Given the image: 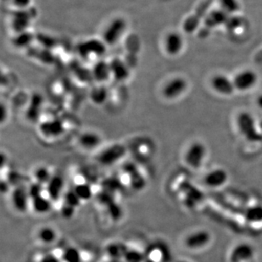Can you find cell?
Wrapping results in <instances>:
<instances>
[{
    "label": "cell",
    "instance_id": "7a4b0ae2",
    "mask_svg": "<svg viewBox=\"0 0 262 262\" xmlns=\"http://www.w3.org/2000/svg\"><path fill=\"white\" fill-rule=\"evenodd\" d=\"M127 28V23L122 17L114 18L103 31L102 41L108 46H114L120 42Z\"/></svg>",
    "mask_w": 262,
    "mask_h": 262
},
{
    "label": "cell",
    "instance_id": "e575fe53",
    "mask_svg": "<svg viewBox=\"0 0 262 262\" xmlns=\"http://www.w3.org/2000/svg\"><path fill=\"white\" fill-rule=\"evenodd\" d=\"M255 61L257 64H262V49L256 53L255 56Z\"/></svg>",
    "mask_w": 262,
    "mask_h": 262
},
{
    "label": "cell",
    "instance_id": "ab89813d",
    "mask_svg": "<svg viewBox=\"0 0 262 262\" xmlns=\"http://www.w3.org/2000/svg\"><path fill=\"white\" fill-rule=\"evenodd\" d=\"M177 262H189V261H187V260H178V261H177Z\"/></svg>",
    "mask_w": 262,
    "mask_h": 262
},
{
    "label": "cell",
    "instance_id": "277c9868",
    "mask_svg": "<svg viewBox=\"0 0 262 262\" xmlns=\"http://www.w3.org/2000/svg\"><path fill=\"white\" fill-rule=\"evenodd\" d=\"M188 89V82L182 77H176L169 80L161 89V94L167 100H174L182 96Z\"/></svg>",
    "mask_w": 262,
    "mask_h": 262
},
{
    "label": "cell",
    "instance_id": "f35d334b",
    "mask_svg": "<svg viewBox=\"0 0 262 262\" xmlns=\"http://www.w3.org/2000/svg\"><path fill=\"white\" fill-rule=\"evenodd\" d=\"M258 126H259V130H260V134H262V120L260 121V123L258 124Z\"/></svg>",
    "mask_w": 262,
    "mask_h": 262
},
{
    "label": "cell",
    "instance_id": "ba28073f",
    "mask_svg": "<svg viewBox=\"0 0 262 262\" xmlns=\"http://www.w3.org/2000/svg\"><path fill=\"white\" fill-rule=\"evenodd\" d=\"M204 183L208 188L217 189L222 188L228 183V171L223 168H215L205 174Z\"/></svg>",
    "mask_w": 262,
    "mask_h": 262
},
{
    "label": "cell",
    "instance_id": "83f0119b",
    "mask_svg": "<svg viewBox=\"0 0 262 262\" xmlns=\"http://www.w3.org/2000/svg\"><path fill=\"white\" fill-rule=\"evenodd\" d=\"M201 23V17L197 15H191L185 20L183 24L184 29L187 32H193L198 28L199 25Z\"/></svg>",
    "mask_w": 262,
    "mask_h": 262
},
{
    "label": "cell",
    "instance_id": "ac0fdd59",
    "mask_svg": "<svg viewBox=\"0 0 262 262\" xmlns=\"http://www.w3.org/2000/svg\"><path fill=\"white\" fill-rule=\"evenodd\" d=\"M95 79L98 82H105L112 77V67L109 62L99 61L94 67V72H93Z\"/></svg>",
    "mask_w": 262,
    "mask_h": 262
},
{
    "label": "cell",
    "instance_id": "d590c367",
    "mask_svg": "<svg viewBox=\"0 0 262 262\" xmlns=\"http://www.w3.org/2000/svg\"><path fill=\"white\" fill-rule=\"evenodd\" d=\"M9 182H5V181H2L1 182V191H2V193H6L9 191Z\"/></svg>",
    "mask_w": 262,
    "mask_h": 262
},
{
    "label": "cell",
    "instance_id": "603a6c76",
    "mask_svg": "<svg viewBox=\"0 0 262 262\" xmlns=\"http://www.w3.org/2000/svg\"><path fill=\"white\" fill-rule=\"evenodd\" d=\"M60 259L63 262H82V253L77 248L68 247L62 253Z\"/></svg>",
    "mask_w": 262,
    "mask_h": 262
},
{
    "label": "cell",
    "instance_id": "4fadbf2b",
    "mask_svg": "<svg viewBox=\"0 0 262 262\" xmlns=\"http://www.w3.org/2000/svg\"><path fill=\"white\" fill-rule=\"evenodd\" d=\"M64 188V180L61 176H52V178L46 184V191L51 201H57Z\"/></svg>",
    "mask_w": 262,
    "mask_h": 262
},
{
    "label": "cell",
    "instance_id": "30bf717a",
    "mask_svg": "<svg viewBox=\"0 0 262 262\" xmlns=\"http://www.w3.org/2000/svg\"><path fill=\"white\" fill-rule=\"evenodd\" d=\"M255 255V249L247 243H240L235 245L229 255L230 262H248L252 260Z\"/></svg>",
    "mask_w": 262,
    "mask_h": 262
},
{
    "label": "cell",
    "instance_id": "7c38bea8",
    "mask_svg": "<svg viewBox=\"0 0 262 262\" xmlns=\"http://www.w3.org/2000/svg\"><path fill=\"white\" fill-rule=\"evenodd\" d=\"M211 86L216 93L222 95H231L236 90L233 80L225 75H215L213 77Z\"/></svg>",
    "mask_w": 262,
    "mask_h": 262
},
{
    "label": "cell",
    "instance_id": "ffe728a7",
    "mask_svg": "<svg viewBox=\"0 0 262 262\" xmlns=\"http://www.w3.org/2000/svg\"><path fill=\"white\" fill-rule=\"evenodd\" d=\"M111 67H112V77H116L117 79L124 80L128 77L129 72L127 67L121 60L114 59V61L111 62Z\"/></svg>",
    "mask_w": 262,
    "mask_h": 262
},
{
    "label": "cell",
    "instance_id": "f546056e",
    "mask_svg": "<svg viewBox=\"0 0 262 262\" xmlns=\"http://www.w3.org/2000/svg\"><path fill=\"white\" fill-rule=\"evenodd\" d=\"M107 207H108V212L113 220L117 221L121 217V207L117 205L116 201L107 205Z\"/></svg>",
    "mask_w": 262,
    "mask_h": 262
},
{
    "label": "cell",
    "instance_id": "74e56055",
    "mask_svg": "<svg viewBox=\"0 0 262 262\" xmlns=\"http://www.w3.org/2000/svg\"><path fill=\"white\" fill-rule=\"evenodd\" d=\"M144 262H158V261H156V259H153V258L146 257L145 260H144Z\"/></svg>",
    "mask_w": 262,
    "mask_h": 262
},
{
    "label": "cell",
    "instance_id": "5b68a950",
    "mask_svg": "<svg viewBox=\"0 0 262 262\" xmlns=\"http://www.w3.org/2000/svg\"><path fill=\"white\" fill-rule=\"evenodd\" d=\"M211 234L205 229L195 230L186 236L184 245L188 250H201L207 247L211 242Z\"/></svg>",
    "mask_w": 262,
    "mask_h": 262
},
{
    "label": "cell",
    "instance_id": "8992f818",
    "mask_svg": "<svg viewBox=\"0 0 262 262\" xmlns=\"http://www.w3.org/2000/svg\"><path fill=\"white\" fill-rule=\"evenodd\" d=\"M235 89L240 92L248 91L255 87L258 82V75L252 70H244L233 78Z\"/></svg>",
    "mask_w": 262,
    "mask_h": 262
},
{
    "label": "cell",
    "instance_id": "2e32d148",
    "mask_svg": "<svg viewBox=\"0 0 262 262\" xmlns=\"http://www.w3.org/2000/svg\"><path fill=\"white\" fill-rule=\"evenodd\" d=\"M78 144L84 149H88V150L94 149L101 144V138L99 134L93 132H87L81 134V136L78 139Z\"/></svg>",
    "mask_w": 262,
    "mask_h": 262
},
{
    "label": "cell",
    "instance_id": "4316f807",
    "mask_svg": "<svg viewBox=\"0 0 262 262\" xmlns=\"http://www.w3.org/2000/svg\"><path fill=\"white\" fill-rule=\"evenodd\" d=\"M126 262H144L145 255L138 250H127L123 256Z\"/></svg>",
    "mask_w": 262,
    "mask_h": 262
},
{
    "label": "cell",
    "instance_id": "8d00e7d4",
    "mask_svg": "<svg viewBox=\"0 0 262 262\" xmlns=\"http://www.w3.org/2000/svg\"><path fill=\"white\" fill-rule=\"evenodd\" d=\"M257 104L258 106L260 107V109L262 110V94L258 97Z\"/></svg>",
    "mask_w": 262,
    "mask_h": 262
},
{
    "label": "cell",
    "instance_id": "f1b7e54d",
    "mask_svg": "<svg viewBox=\"0 0 262 262\" xmlns=\"http://www.w3.org/2000/svg\"><path fill=\"white\" fill-rule=\"evenodd\" d=\"M64 204H67V205H70V206H72L75 209H77L78 206H80L81 202H82V201L78 198V196L76 194L73 189L67 192L64 194Z\"/></svg>",
    "mask_w": 262,
    "mask_h": 262
},
{
    "label": "cell",
    "instance_id": "1f68e13d",
    "mask_svg": "<svg viewBox=\"0 0 262 262\" xmlns=\"http://www.w3.org/2000/svg\"><path fill=\"white\" fill-rule=\"evenodd\" d=\"M75 211H76L75 208L64 204L61 209V215L66 219H70L74 215Z\"/></svg>",
    "mask_w": 262,
    "mask_h": 262
},
{
    "label": "cell",
    "instance_id": "44dd1931",
    "mask_svg": "<svg viewBox=\"0 0 262 262\" xmlns=\"http://www.w3.org/2000/svg\"><path fill=\"white\" fill-rule=\"evenodd\" d=\"M245 218L251 223H262V205H253L245 211Z\"/></svg>",
    "mask_w": 262,
    "mask_h": 262
},
{
    "label": "cell",
    "instance_id": "836d02e7",
    "mask_svg": "<svg viewBox=\"0 0 262 262\" xmlns=\"http://www.w3.org/2000/svg\"><path fill=\"white\" fill-rule=\"evenodd\" d=\"M60 260L61 259H59L56 255L50 254L43 256L39 262H60Z\"/></svg>",
    "mask_w": 262,
    "mask_h": 262
},
{
    "label": "cell",
    "instance_id": "3957f363",
    "mask_svg": "<svg viewBox=\"0 0 262 262\" xmlns=\"http://www.w3.org/2000/svg\"><path fill=\"white\" fill-rule=\"evenodd\" d=\"M207 150L201 142H193L186 150L184 161L190 168L199 170L203 166Z\"/></svg>",
    "mask_w": 262,
    "mask_h": 262
},
{
    "label": "cell",
    "instance_id": "9a60e30c",
    "mask_svg": "<svg viewBox=\"0 0 262 262\" xmlns=\"http://www.w3.org/2000/svg\"><path fill=\"white\" fill-rule=\"evenodd\" d=\"M31 204H32V209L35 212L40 214V215L47 214L50 212L52 208L51 200L49 198V196L45 197L42 194L31 199Z\"/></svg>",
    "mask_w": 262,
    "mask_h": 262
},
{
    "label": "cell",
    "instance_id": "d6986e66",
    "mask_svg": "<svg viewBox=\"0 0 262 262\" xmlns=\"http://www.w3.org/2000/svg\"><path fill=\"white\" fill-rule=\"evenodd\" d=\"M37 238L45 245H51L57 238V233L54 228L43 227L37 232Z\"/></svg>",
    "mask_w": 262,
    "mask_h": 262
},
{
    "label": "cell",
    "instance_id": "d6a6232c",
    "mask_svg": "<svg viewBox=\"0 0 262 262\" xmlns=\"http://www.w3.org/2000/svg\"><path fill=\"white\" fill-rule=\"evenodd\" d=\"M12 2L16 7L19 8L20 10H23L29 6L31 0H12Z\"/></svg>",
    "mask_w": 262,
    "mask_h": 262
},
{
    "label": "cell",
    "instance_id": "9c48e42d",
    "mask_svg": "<svg viewBox=\"0 0 262 262\" xmlns=\"http://www.w3.org/2000/svg\"><path fill=\"white\" fill-rule=\"evenodd\" d=\"M31 202L28 188L23 186H16L11 193V202L13 207L18 212L25 213L28 210V204Z\"/></svg>",
    "mask_w": 262,
    "mask_h": 262
},
{
    "label": "cell",
    "instance_id": "5bb4252c",
    "mask_svg": "<svg viewBox=\"0 0 262 262\" xmlns=\"http://www.w3.org/2000/svg\"><path fill=\"white\" fill-rule=\"evenodd\" d=\"M229 15L224 10H215L209 13L205 19V26L208 28H215L221 25H225Z\"/></svg>",
    "mask_w": 262,
    "mask_h": 262
},
{
    "label": "cell",
    "instance_id": "d4e9b609",
    "mask_svg": "<svg viewBox=\"0 0 262 262\" xmlns=\"http://www.w3.org/2000/svg\"><path fill=\"white\" fill-rule=\"evenodd\" d=\"M222 10L228 14H234L240 9L239 3L237 0H219Z\"/></svg>",
    "mask_w": 262,
    "mask_h": 262
},
{
    "label": "cell",
    "instance_id": "52a82bcc",
    "mask_svg": "<svg viewBox=\"0 0 262 262\" xmlns=\"http://www.w3.org/2000/svg\"><path fill=\"white\" fill-rule=\"evenodd\" d=\"M184 39L181 33L170 32L166 35L164 39V50L170 56H177L183 51Z\"/></svg>",
    "mask_w": 262,
    "mask_h": 262
},
{
    "label": "cell",
    "instance_id": "8fae6325",
    "mask_svg": "<svg viewBox=\"0 0 262 262\" xmlns=\"http://www.w3.org/2000/svg\"><path fill=\"white\" fill-rule=\"evenodd\" d=\"M125 155V148L121 145H114L110 147L102 152L99 156V163L103 166H112L117 163L120 159Z\"/></svg>",
    "mask_w": 262,
    "mask_h": 262
},
{
    "label": "cell",
    "instance_id": "6da1fadb",
    "mask_svg": "<svg viewBox=\"0 0 262 262\" xmlns=\"http://www.w3.org/2000/svg\"><path fill=\"white\" fill-rule=\"evenodd\" d=\"M237 125L240 134L248 141H262V134L252 114L247 112L239 113L237 117Z\"/></svg>",
    "mask_w": 262,
    "mask_h": 262
},
{
    "label": "cell",
    "instance_id": "cb8c5ba5",
    "mask_svg": "<svg viewBox=\"0 0 262 262\" xmlns=\"http://www.w3.org/2000/svg\"><path fill=\"white\" fill-rule=\"evenodd\" d=\"M126 246L124 245H121V244H111V245H108L106 248V251L108 253V255L111 256V257L113 258H123L124 255H125V253L126 252Z\"/></svg>",
    "mask_w": 262,
    "mask_h": 262
},
{
    "label": "cell",
    "instance_id": "e0dca14e",
    "mask_svg": "<svg viewBox=\"0 0 262 262\" xmlns=\"http://www.w3.org/2000/svg\"><path fill=\"white\" fill-rule=\"evenodd\" d=\"M125 171L128 175L130 184L135 190H142L145 187V179L133 165L125 167Z\"/></svg>",
    "mask_w": 262,
    "mask_h": 262
},
{
    "label": "cell",
    "instance_id": "484cf974",
    "mask_svg": "<svg viewBox=\"0 0 262 262\" xmlns=\"http://www.w3.org/2000/svg\"><path fill=\"white\" fill-rule=\"evenodd\" d=\"M34 178L36 179V183L45 185V184H47L49 183V181L51 179L52 176H51L50 171L47 168L39 167L35 171Z\"/></svg>",
    "mask_w": 262,
    "mask_h": 262
},
{
    "label": "cell",
    "instance_id": "7402d4cb",
    "mask_svg": "<svg viewBox=\"0 0 262 262\" xmlns=\"http://www.w3.org/2000/svg\"><path fill=\"white\" fill-rule=\"evenodd\" d=\"M73 190L82 201H89L93 197V190L89 183H77L73 188Z\"/></svg>",
    "mask_w": 262,
    "mask_h": 262
},
{
    "label": "cell",
    "instance_id": "4dcf8cb0",
    "mask_svg": "<svg viewBox=\"0 0 262 262\" xmlns=\"http://www.w3.org/2000/svg\"><path fill=\"white\" fill-rule=\"evenodd\" d=\"M241 24V19L236 16H229L227 23H225L226 28L229 31L237 29Z\"/></svg>",
    "mask_w": 262,
    "mask_h": 262
}]
</instances>
